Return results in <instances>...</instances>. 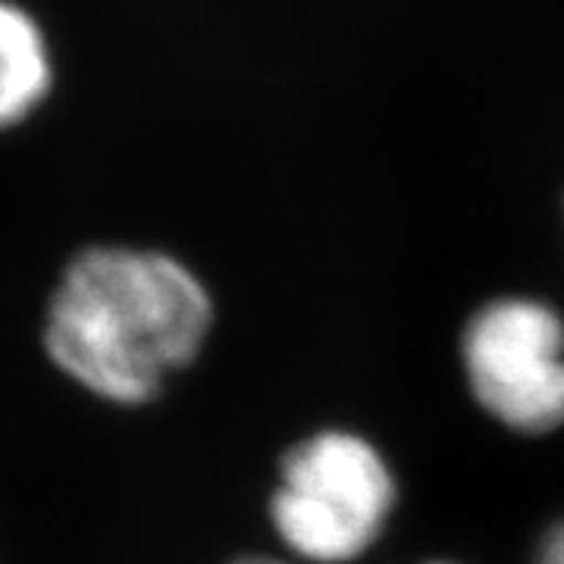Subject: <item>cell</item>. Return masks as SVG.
<instances>
[{
	"label": "cell",
	"mask_w": 564,
	"mask_h": 564,
	"mask_svg": "<svg viewBox=\"0 0 564 564\" xmlns=\"http://www.w3.org/2000/svg\"><path fill=\"white\" fill-rule=\"evenodd\" d=\"M214 323L204 282L176 258L141 248H85L63 270L44 348L69 380L117 404L161 395L198 358Z\"/></svg>",
	"instance_id": "1"
},
{
	"label": "cell",
	"mask_w": 564,
	"mask_h": 564,
	"mask_svg": "<svg viewBox=\"0 0 564 564\" xmlns=\"http://www.w3.org/2000/svg\"><path fill=\"white\" fill-rule=\"evenodd\" d=\"M395 508V477L364 436L326 430L280 467L270 521L304 564L355 562L380 540Z\"/></svg>",
	"instance_id": "2"
},
{
	"label": "cell",
	"mask_w": 564,
	"mask_h": 564,
	"mask_svg": "<svg viewBox=\"0 0 564 564\" xmlns=\"http://www.w3.org/2000/svg\"><path fill=\"white\" fill-rule=\"evenodd\" d=\"M464 373L489 417L514 433L564 426V323L530 299L486 304L464 329Z\"/></svg>",
	"instance_id": "3"
},
{
	"label": "cell",
	"mask_w": 564,
	"mask_h": 564,
	"mask_svg": "<svg viewBox=\"0 0 564 564\" xmlns=\"http://www.w3.org/2000/svg\"><path fill=\"white\" fill-rule=\"evenodd\" d=\"M54 82L41 25L22 7L0 0V129L39 110Z\"/></svg>",
	"instance_id": "4"
},
{
	"label": "cell",
	"mask_w": 564,
	"mask_h": 564,
	"mask_svg": "<svg viewBox=\"0 0 564 564\" xmlns=\"http://www.w3.org/2000/svg\"><path fill=\"white\" fill-rule=\"evenodd\" d=\"M533 564H564V521L545 533V540L540 545L536 562Z\"/></svg>",
	"instance_id": "5"
},
{
	"label": "cell",
	"mask_w": 564,
	"mask_h": 564,
	"mask_svg": "<svg viewBox=\"0 0 564 564\" xmlns=\"http://www.w3.org/2000/svg\"><path fill=\"white\" fill-rule=\"evenodd\" d=\"M232 564H295V562H276V558H239V562H232Z\"/></svg>",
	"instance_id": "6"
},
{
	"label": "cell",
	"mask_w": 564,
	"mask_h": 564,
	"mask_svg": "<svg viewBox=\"0 0 564 564\" xmlns=\"http://www.w3.org/2000/svg\"><path fill=\"white\" fill-rule=\"evenodd\" d=\"M433 564H448V562H433Z\"/></svg>",
	"instance_id": "7"
}]
</instances>
